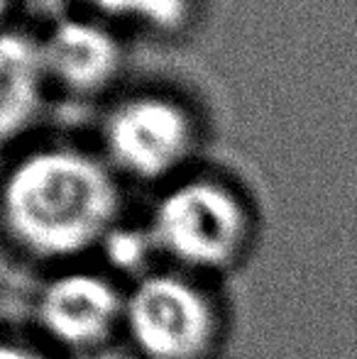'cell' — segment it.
I'll return each instance as SVG.
<instances>
[{
  "label": "cell",
  "instance_id": "cell-1",
  "mask_svg": "<svg viewBox=\"0 0 357 359\" xmlns=\"http://www.w3.org/2000/svg\"><path fill=\"white\" fill-rule=\"evenodd\" d=\"M120 196L113 176L76 149L22 156L0 189L8 235L39 259H72L113 232Z\"/></svg>",
  "mask_w": 357,
  "mask_h": 359
},
{
  "label": "cell",
  "instance_id": "cell-2",
  "mask_svg": "<svg viewBox=\"0 0 357 359\" xmlns=\"http://www.w3.org/2000/svg\"><path fill=\"white\" fill-rule=\"evenodd\" d=\"M154 245L189 269H228L250 237V215L223 184L194 179L172 189L154 208Z\"/></svg>",
  "mask_w": 357,
  "mask_h": 359
},
{
  "label": "cell",
  "instance_id": "cell-3",
  "mask_svg": "<svg viewBox=\"0 0 357 359\" xmlns=\"http://www.w3.org/2000/svg\"><path fill=\"white\" fill-rule=\"evenodd\" d=\"M123 327L144 359H203L218 337V316L189 279L149 274L125 296Z\"/></svg>",
  "mask_w": 357,
  "mask_h": 359
},
{
  "label": "cell",
  "instance_id": "cell-4",
  "mask_svg": "<svg viewBox=\"0 0 357 359\" xmlns=\"http://www.w3.org/2000/svg\"><path fill=\"white\" fill-rule=\"evenodd\" d=\"M105 142L123 171L137 179H162L189 159L194 125L174 100L137 95L113 110Z\"/></svg>",
  "mask_w": 357,
  "mask_h": 359
},
{
  "label": "cell",
  "instance_id": "cell-5",
  "mask_svg": "<svg viewBox=\"0 0 357 359\" xmlns=\"http://www.w3.org/2000/svg\"><path fill=\"white\" fill-rule=\"evenodd\" d=\"M125 296L110 279L90 271H67L42 288L37 318L42 330L69 350L100 347L123 325Z\"/></svg>",
  "mask_w": 357,
  "mask_h": 359
},
{
  "label": "cell",
  "instance_id": "cell-6",
  "mask_svg": "<svg viewBox=\"0 0 357 359\" xmlns=\"http://www.w3.org/2000/svg\"><path fill=\"white\" fill-rule=\"evenodd\" d=\"M47 74L74 90H98L115 79L123 62L108 29L88 20H67L42 44Z\"/></svg>",
  "mask_w": 357,
  "mask_h": 359
},
{
  "label": "cell",
  "instance_id": "cell-7",
  "mask_svg": "<svg viewBox=\"0 0 357 359\" xmlns=\"http://www.w3.org/2000/svg\"><path fill=\"white\" fill-rule=\"evenodd\" d=\"M47 79L42 47L25 34L0 32V142L34 120Z\"/></svg>",
  "mask_w": 357,
  "mask_h": 359
},
{
  "label": "cell",
  "instance_id": "cell-8",
  "mask_svg": "<svg viewBox=\"0 0 357 359\" xmlns=\"http://www.w3.org/2000/svg\"><path fill=\"white\" fill-rule=\"evenodd\" d=\"M86 3L105 15L137 20L157 29H177L189 15V0H86Z\"/></svg>",
  "mask_w": 357,
  "mask_h": 359
},
{
  "label": "cell",
  "instance_id": "cell-9",
  "mask_svg": "<svg viewBox=\"0 0 357 359\" xmlns=\"http://www.w3.org/2000/svg\"><path fill=\"white\" fill-rule=\"evenodd\" d=\"M0 359H47L29 347L15 345V342H0Z\"/></svg>",
  "mask_w": 357,
  "mask_h": 359
},
{
  "label": "cell",
  "instance_id": "cell-10",
  "mask_svg": "<svg viewBox=\"0 0 357 359\" xmlns=\"http://www.w3.org/2000/svg\"><path fill=\"white\" fill-rule=\"evenodd\" d=\"M5 8H8V0H0V18H3Z\"/></svg>",
  "mask_w": 357,
  "mask_h": 359
}]
</instances>
